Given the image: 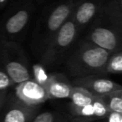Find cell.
<instances>
[{
  "label": "cell",
  "instance_id": "6da1fadb",
  "mask_svg": "<svg viewBox=\"0 0 122 122\" xmlns=\"http://www.w3.org/2000/svg\"><path fill=\"white\" fill-rule=\"evenodd\" d=\"M111 53L85 40L70 54L66 68L75 78L104 75L105 66Z\"/></svg>",
  "mask_w": 122,
  "mask_h": 122
},
{
  "label": "cell",
  "instance_id": "7a4b0ae2",
  "mask_svg": "<svg viewBox=\"0 0 122 122\" xmlns=\"http://www.w3.org/2000/svg\"><path fill=\"white\" fill-rule=\"evenodd\" d=\"M80 32L75 21L70 18L51 38L42 51L41 65L44 66H52L60 63L69 50L73 47Z\"/></svg>",
  "mask_w": 122,
  "mask_h": 122
},
{
  "label": "cell",
  "instance_id": "3957f363",
  "mask_svg": "<svg viewBox=\"0 0 122 122\" xmlns=\"http://www.w3.org/2000/svg\"><path fill=\"white\" fill-rule=\"evenodd\" d=\"M0 67L14 84L32 79V73L23 49L17 42L0 38Z\"/></svg>",
  "mask_w": 122,
  "mask_h": 122
},
{
  "label": "cell",
  "instance_id": "277c9868",
  "mask_svg": "<svg viewBox=\"0 0 122 122\" xmlns=\"http://www.w3.org/2000/svg\"><path fill=\"white\" fill-rule=\"evenodd\" d=\"M72 12V0H65L53 8L46 15L43 22L42 34L39 35V41H38L41 50H44L51 38L71 18Z\"/></svg>",
  "mask_w": 122,
  "mask_h": 122
},
{
  "label": "cell",
  "instance_id": "5b68a950",
  "mask_svg": "<svg viewBox=\"0 0 122 122\" xmlns=\"http://www.w3.org/2000/svg\"><path fill=\"white\" fill-rule=\"evenodd\" d=\"M32 6L24 4L12 9L9 15L2 21L0 27V38L8 41L16 42V39L22 35L30 22Z\"/></svg>",
  "mask_w": 122,
  "mask_h": 122
},
{
  "label": "cell",
  "instance_id": "8992f818",
  "mask_svg": "<svg viewBox=\"0 0 122 122\" xmlns=\"http://www.w3.org/2000/svg\"><path fill=\"white\" fill-rule=\"evenodd\" d=\"M39 105H29L15 94H9L0 114V122H31L39 114Z\"/></svg>",
  "mask_w": 122,
  "mask_h": 122
},
{
  "label": "cell",
  "instance_id": "52a82bcc",
  "mask_svg": "<svg viewBox=\"0 0 122 122\" xmlns=\"http://www.w3.org/2000/svg\"><path fill=\"white\" fill-rule=\"evenodd\" d=\"M122 29L108 25H93L85 40L108 51L115 53L121 50Z\"/></svg>",
  "mask_w": 122,
  "mask_h": 122
},
{
  "label": "cell",
  "instance_id": "ba28073f",
  "mask_svg": "<svg viewBox=\"0 0 122 122\" xmlns=\"http://www.w3.org/2000/svg\"><path fill=\"white\" fill-rule=\"evenodd\" d=\"M105 2V0H72L71 18L80 31L93 22Z\"/></svg>",
  "mask_w": 122,
  "mask_h": 122
},
{
  "label": "cell",
  "instance_id": "9c48e42d",
  "mask_svg": "<svg viewBox=\"0 0 122 122\" xmlns=\"http://www.w3.org/2000/svg\"><path fill=\"white\" fill-rule=\"evenodd\" d=\"M71 84L86 90L95 96L101 97L118 90H121L120 85L100 75H90L86 77L75 78Z\"/></svg>",
  "mask_w": 122,
  "mask_h": 122
},
{
  "label": "cell",
  "instance_id": "30bf717a",
  "mask_svg": "<svg viewBox=\"0 0 122 122\" xmlns=\"http://www.w3.org/2000/svg\"><path fill=\"white\" fill-rule=\"evenodd\" d=\"M15 95L29 105H40L48 100L44 87L34 79L18 84L15 89Z\"/></svg>",
  "mask_w": 122,
  "mask_h": 122
},
{
  "label": "cell",
  "instance_id": "8fae6325",
  "mask_svg": "<svg viewBox=\"0 0 122 122\" xmlns=\"http://www.w3.org/2000/svg\"><path fill=\"white\" fill-rule=\"evenodd\" d=\"M109 112L101 98L97 97L96 100L90 105L69 110V114L72 117L70 122H95L102 120L106 118Z\"/></svg>",
  "mask_w": 122,
  "mask_h": 122
},
{
  "label": "cell",
  "instance_id": "7c38bea8",
  "mask_svg": "<svg viewBox=\"0 0 122 122\" xmlns=\"http://www.w3.org/2000/svg\"><path fill=\"white\" fill-rule=\"evenodd\" d=\"M92 23L93 25H108L122 29V0L105 1Z\"/></svg>",
  "mask_w": 122,
  "mask_h": 122
},
{
  "label": "cell",
  "instance_id": "4fadbf2b",
  "mask_svg": "<svg viewBox=\"0 0 122 122\" xmlns=\"http://www.w3.org/2000/svg\"><path fill=\"white\" fill-rule=\"evenodd\" d=\"M48 99H70L73 85L59 74H51L44 85Z\"/></svg>",
  "mask_w": 122,
  "mask_h": 122
},
{
  "label": "cell",
  "instance_id": "5bb4252c",
  "mask_svg": "<svg viewBox=\"0 0 122 122\" xmlns=\"http://www.w3.org/2000/svg\"><path fill=\"white\" fill-rule=\"evenodd\" d=\"M97 97L99 96L92 95L91 93L81 87L73 85V89L70 97L71 102L69 105V110H75V109L81 108L87 105H90L96 100Z\"/></svg>",
  "mask_w": 122,
  "mask_h": 122
},
{
  "label": "cell",
  "instance_id": "9a60e30c",
  "mask_svg": "<svg viewBox=\"0 0 122 122\" xmlns=\"http://www.w3.org/2000/svg\"><path fill=\"white\" fill-rule=\"evenodd\" d=\"M71 115L60 111H44L39 113L31 122H70Z\"/></svg>",
  "mask_w": 122,
  "mask_h": 122
},
{
  "label": "cell",
  "instance_id": "2e32d148",
  "mask_svg": "<svg viewBox=\"0 0 122 122\" xmlns=\"http://www.w3.org/2000/svg\"><path fill=\"white\" fill-rule=\"evenodd\" d=\"M110 112L122 113V89L100 97Z\"/></svg>",
  "mask_w": 122,
  "mask_h": 122
},
{
  "label": "cell",
  "instance_id": "e0dca14e",
  "mask_svg": "<svg viewBox=\"0 0 122 122\" xmlns=\"http://www.w3.org/2000/svg\"><path fill=\"white\" fill-rule=\"evenodd\" d=\"M122 73V52L121 50L110 55L105 66V75H117Z\"/></svg>",
  "mask_w": 122,
  "mask_h": 122
},
{
  "label": "cell",
  "instance_id": "ac0fdd59",
  "mask_svg": "<svg viewBox=\"0 0 122 122\" xmlns=\"http://www.w3.org/2000/svg\"><path fill=\"white\" fill-rule=\"evenodd\" d=\"M44 67L45 66L42 65L41 64L36 65L33 67V72H31L32 75H34V77L32 79H34L35 81H37L38 83L40 84L43 86L45 85V83L47 82L48 79L49 77V74L46 72Z\"/></svg>",
  "mask_w": 122,
  "mask_h": 122
},
{
  "label": "cell",
  "instance_id": "d6986e66",
  "mask_svg": "<svg viewBox=\"0 0 122 122\" xmlns=\"http://www.w3.org/2000/svg\"><path fill=\"white\" fill-rule=\"evenodd\" d=\"M12 85H14V83L11 79L0 67V90H9Z\"/></svg>",
  "mask_w": 122,
  "mask_h": 122
},
{
  "label": "cell",
  "instance_id": "ffe728a7",
  "mask_svg": "<svg viewBox=\"0 0 122 122\" xmlns=\"http://www.w3.org/2000/svg\"><path fill=\"white\" fill-rule=\"evenodd\" d=\"M105 120H106V122H122V113L109 112Z\"/></svg>",
  "mask_w": 122,
  "mask_h": 122
},
{
  "label": "cell",
  "instance_id": "44dd1931",
  "mask_svg": "<svg viewBox=\"0 0 122 122\" xmlns=\"http://www.w3.org/2000/svg\"><path fill=\"white\" fill-rule=\"evenodd\" d=\"M8 95H9V90H0V114H1L3 107H4V104H5Z\"/></svg>",
  "mask_w": 122,
  "mask_h": 122
},
{
  "label": "cell",
  "instance_id": "7402d4cb",
  "mask_svg": "<svg viewBox=\"0 0 122 122\" xmlns=\"http://www.w3.org/2000/svg\"><path fill=\"white\" fill-rule=\"evenodd\" d=\"M9 2V0H0V9H3V8L5 7Z\"/></svg>",
  "mask_w": 122,
  "mask_h": 122
}]
</instances>
